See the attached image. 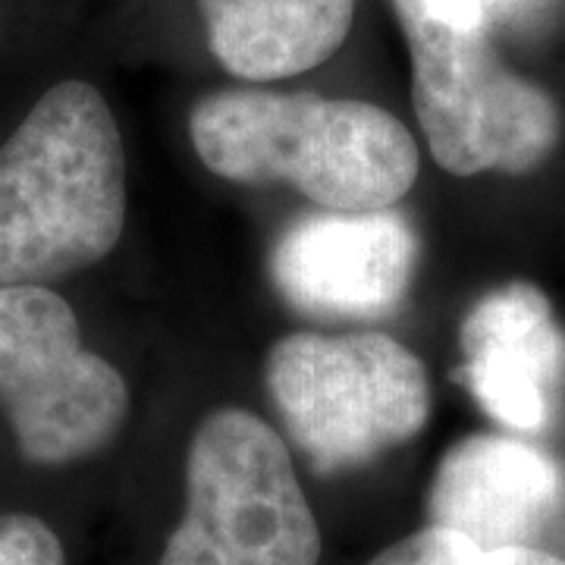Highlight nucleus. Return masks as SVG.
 Returning a JSON list of instances; mask_svg holds the SVG:
<instances>
[{
    "label": "nucleus",
    "mask_w": 565,
    "mask_h": 565,
    "mask_svg": "<svg viewBox=\"0 0 565 565\" xmlns=\"http://www.w3.org/2000/svg\"><path fill=\"white\" fill-rule=\"evenodd\" d=\"M563 500V471L541 446L475 434L446 449L427 487V519L484 546H534Z\"/></svg>",
    "instance_id": "nucleus-9"
},
{
    "label": "nucleus",
    "mask_w": 565,
    "mask_h": 565,
    "mask_svg": "<svg viewBox=\"0 0 565 565\" xmlns=\"http://www.w3.org/2000/svg\"><path fill=\"white\" fill-rule=\"evenodd\" d=\"M267 390L318 475L364 468L412 444L430 418L424 362L386 333H292L267 355Z\"/></svg>",
    "instance_id": "nucleus-4"
},
{
    "label": "nucleus",
    "mask_w": 565,
    "mask_h": 565,
    "mask_svg": "<svg viewBox=\"0 0 565 565\" xmlns=\"http://www.w3.org/2000/svg\"><path fill=\"white\" fill-rule=\"evenodd\" d=\"M367 565H565L541 546H484L459 531L427 525L381 550Z\"/></svg>",
    "instance_id": "nucleus-11"
},
{
    "label": "nucleus",
    "mask_w": 565,
    "mask_h": 565,
    "mask_svg": "<svg viewBox=\"0 0 565 565\" xmlns=\"http://www.w3.org/2000/svg\"><path fill=\"white\" fill-rule=\"evenodd\" d=\"M418 236L396 211L311 214L280 236L270 277L289 305L318 318H377L403 302Z\"/></svg>",
    "instance_id": "nucleus-7"
},
{
    "label": "nucleus",
    "mask_w": 565,
    "mask_h": 565,
    "mask_svg": "<svg viewBox=\"0 0 565 565\" xmlns=\"http://www.w3.org/2000/svg\"><path fill=\"white\" fill-rule=\"evenodd\" d=\"M422 3H427L434 13H444V17H452V20L484 22L487 25L490 13L505 0H422Z\"/></svg>",
    "instance_id": "nucleus-13"
},
{
    "label": "nucleus",
    "mask_w": 565,
    "mask_h": 565,
    "mask_svg": "<svg viewBox=\"0 0 565 565\" xmlns=\"http://www.w3.org/2000/svg\"><path fill=\"white\" fill-rule=\"evenodd\" d=\"M207 44L226 73L277 82L330 61L355 20V0H199Z\"/></svg>",
    "instance_id": "nucleus-10"
},
{
    "label": "nucleus",
    "mask_w": 565,
    "mask_h": 565,
    "mask_svg": "<svg viewBox=\"0 0 565 565\" xmlns=\"http://www.w3.org/2000/svg\"><path fill=\"white\" fill-rule=\"evenodd\" d=\"M393 3L430 158L452 177L537 170L563 136L556 102L500 61L484 22L452 20L422 0Z\"/></svg>",
    "instance_id": "nucleus-3"
},
{
    "label": "nucleus",
    "mask_w": 565,
    "mask_h": 565,
    "mask_svg": "<svg viewBox=\"0 0 565 565\" xmlns=\"http://www.w3.org/2000/svg\"><path fill=\"white\" fill-rule=\"evenodd\" d=\"M195 154L221 180L286 182L337 214L399 204L418 180V145L390 110L311 92H214L192 107Z\"/></svg>",
    "instance_id": "nucleus-2"
},
{
    "label": "nucleus",
    "mask_w": 565,
    "mask_h": 565,
    "mask_svg": "<svg viewBox=\"0 0 565 565\" xmlns=\"http://www.w3.org/2000/svg\"><path fill=\"white\" fill-rule=\"evenodd\" d=\"M0 405L22 459L70 465L117 440L129 386L82 343L73 305L39 282L0 286Z\"/></svg>",
    "instance_id": "nucleus-6"
},
{
    "label": "nucleus",
    "mask_w": 565,
    "mask_h": 565,
    "mask_svg": "<svg viewBox=\"0 0 565 565\" xmlns=\"http://www.w3.org/2000/svg\"><path fill=\"white\" fill-rule=\"evenodd\" d=\"M456 381L493 422L541 434L565 390V330L534 282H505L481 296L459 327Z\"/></svg>",
    "instance_id": "nucleus-8"
},
{
    "label": "nucleus",
    "mask_w": 565,
    "mask_h": 565,
    "mask_svg": "<svg viewBox=\"0 0 565 565\" xmlns=\"http://www.w3.org/2000/svg\"><path fill=\"white\" fill-rule=\"evenodd\" d=\"M126 226V154L104 95L63 79L0 145V286L102 264Z\"/></svg>",
    "instance_id": "nucleus-1"
},
{
    "label": "nucleus",
    "mask_w": 565,
    "mask_h": 565,
    "mask_svg": "<svg viewBox=\"0 0 565 565\" xmlns=\"http://www.w3.org/2000/svg\"><path fill=\"white\" fill-rule=\"evenodd\" d=\"M289 446L245 408L211 412L185 456V509L161 565H321Z\"/></svg>",
    "instance_id": "nucleus-5"
},
{
    "label": "nucleus",
    "mask_w": 565,
    "mask_h": 565,
    "mask_svg": "<svg viewBox=\"0 0 565 565\" xmlns=\"http://www.w3.org/2000/svg\"><path fill=\"white\" fill-rule=\"evenodd\" d=\"M0 565H66L61 537L29 512L0 515Z\"/></svg>",
    "instance_id": "nucleus-12"
}]
</instances>
